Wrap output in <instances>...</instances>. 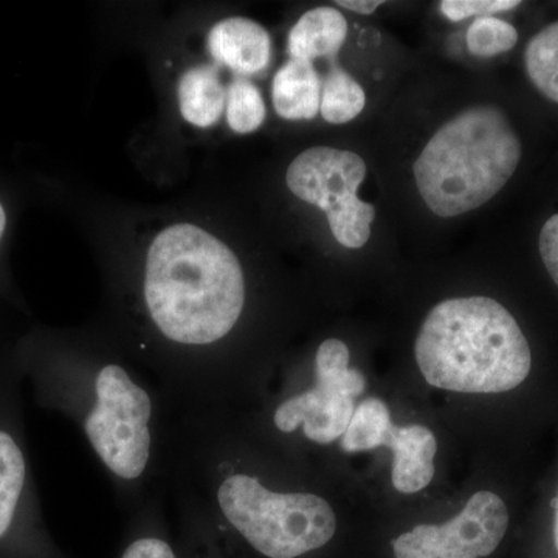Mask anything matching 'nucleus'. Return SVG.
Instances as JSON below:
<instances>
[{
    "instance_id": "23",
    "label": "nucleus",
    "mask_w": 558,
    "mask_h": 558,
    "mask_svg": "<svg viewBox=\"0 0 558 558\" xmlns=\"http://www.w3.org/2000/svg\"><path fill=\"white\" fill-rule=\"evenodd\" d=\"M7 216L5 209H3L2 205H0V238H2L3 230H5Z\"/></svg>"
},
{
    "instance_id": "6",
    "label": "nucleus",
    "mask_w": 558,
    "mask_h": 558,
    "mask_svg": "<svg viewBox=\"0 0 558 558\" xmlns=\"http://www.w3.org/2000/svg\"><path fill=\"white\" fill-rule=\"evenodd\" d=\"M509 512L494 492H476L462 512L444 524H421L392 542L396 558H481L505 538Z\"/></svg>"
},
{
    "instance_id": "17",
    "label": "nucleus",
    "mask_w": 558,
    "mask_h": 558,
    "mask_svg": "<svg viewBox=\"0 0 558 558\" xmlns=\"http://www.w3.org/2000/svg\"><path fill=\"white\" fill-rule=\"evenodd\" d=\"M519 40V32L509 22L494 16L476 17L468 32V49L480 58L497 57L512 50Z\"/></svg>"
},
{
    "instance_id": "14",
    "label": "nucleus",
    "mask_w": 558,
    "mask_h": 558,
    "mask_svg": "<svg viewBox=\"0 0 558 558\" xmlns=\"http://www.w3.org/2000/svg\"><path fill=\"white\" fill-rule=\"evenodd\" d=\"M392 427L387 403L377 398L365 399L355 407L347 432L341 436V450L355 453L385 446Z\"/></svg>"
},
{
    "instance_id": "4",
    "label": "nucleus",
    "mask_w": 558,
    "mask_h": 558,
    "mask_svg": "<svg viewBox=\"0 0 558 558\" xmlns=\"http://www.w3.org/2000/svg\"><path fill=\"white\" fill-rule=\"evenodd\" d=\"M349 357L344 341L328 339L319 343L312 384L279 400L270 411L271 428L281 436L300 433L315 446H329L340 439L354 414L355 398L366 388L365 376L349 366Z\"/></svg>"
},
{
    "instance_id": "16",
    "label": "nucleus",
    "mask_w": 558,
    "mask_h": 558,
    "mask_svg": "<svg viewBox=\"0 0 558 558\" xmlns=\"http://www.w3.org/2000/svg\"><path fill=\"white\" fill-rule=\"evenodd\" d=\"M226 108L229 126L238 134L259 130L266 119V105L260 90L245 78H236L230 84Z\"/></svg>"
},
{
    "instance_id": "20",
    "label": "nucleus",
    "mask_w": 558,
    "mask_h": 558,
    "mask_svg": "<svg viewBox=\"0 0 558 558\" xmlns=\"http://www.w3.org/2000/svg\"><path fill=\"white\" fill-rule=\"evenodd\" d=\"M538 247L543 264L558 288V215L546 220L539 233Z\"/></svg>"
},
{
    "instance_id": "22",
    "label": "nucleus",
    "mask_w": 558,
    "mask_h": 558,
    "mask_svg": "<svg viewBox=\"0 0 558 558\" xmlns=\"http://www.w3.org/2000/svg\"><path fill=\"white\" fill-rule=\"evenodd\" d=\"M553 508L556 509V520H554V542H556V548L558 550V495L553 501Z\"/></svg>"
},
{
    "instance_id": "15",
    "label": "nucleus",
    "mask_w": 558,
    "mask_h": 558,
    "mask_svg": "<svg viewBox=\"0 0 558 558\" xmlns=\"http://www.w3.org/2000/svg\"><path fill=\"white\" fill-rule=\"evenodd\" d=\"M524 64L532 84L550 101L558 102V22L529 40Z\"/></svg>"
},
{
    "instance_id": "10",
    "label": "nucleus",
    "mask_w": 558,
    "mask_h": 558,
    "mask_svg": "<svg viewBox=\"0 0 558 558\" xmlns=\"http://www.w3.org/2000/svg\"><path fill=\"white\" fill-rule=\"evenodd\" d=\"M271 100L281 119L312 120L322 105V78L312 62L289 60L271 84Z\"/></svg>"
},
{
    "instance_id": "13",
    "label": "nucleus",
    "mask_w": 558,
    "mask_h": 558,
    "mask_svg": "<svg viewBox=\"0 0 558 558\" xmlns=\"http://www.w3.org/2000/svg\"><path fill=\"white\" fill-rule=\"evenodd\" d=\"M366 95L363 87L337 61H330L329 72L322 81L323 119L332 124H344L357 119L365 109Z\"/></svg>"
},
{
    "instance_id": "1",
    "label": "nucleus",
    "mask_w": 558,
    "mask_h": 558,
    "mask_svg": "<svg viewBox=\"0 0 558 558\" xmlns=\"http://www.w3.org/2000/svg\"><path fill=\"white\" fill-rule=\"evenodd\" d=\"M44 398L75 422L105 469L120 508L163 494L175 409L137 362L105 351L68 352L40 373Z\"/></svg>"
},
{
    "instance_id": "2",
    "label": "nucleus",
    "mask_w": 558,
    "mask_h": 558,
    "mask_svg": "<svg viewBox=\"0 0 558 558\" xmlns=\"http://www.w3.org/2000/svg\"><path fill=\"white\" fill-rule=\"evenodd\" d=\"M414 354L432 387L473 395L510 391L532 368L519 323L487 296L436 304L418 330Z\"/></svg>"
},
{
    "instance_id": "8",
    "label": "nucleus",
    "mask_w": 558,
    "mask_h": 558,
    "mask_svg": "<svg viewBox=\"0 0 558 558\" xmlns=\"http://www.w3.org/2000/svg\"><path fill=\"white\" fill-rule=\"evenodd\" d=\"M385 446L395 454L391 476L396 490L407 495L416 494L432 483L438 451L432 429L424 425L392 427Z\"/></svg>"
},
{
    "instance_id": "9",
    "label": "nucleus",
    "mask_w": 558,
    "mask_h": 558,
    "mask_svg": "<svg viewBox=\"0 0 558 558\" xmlns=\"http://www.w3.org/2000/svg\"><path fill=\"white\" fill-rule=\"evenodd\" d=\"M348 38L347 17L332 7L307 11L289 33L290 60L312 62L319 58L336 61Z\"/></svg>"
},
{
    "instance_id": "12",
    "label": "nucleus",
    "mask_w": 558,
    "mask_h": 558,
    "mask_svg": "<svg viewBox=\"0 0 558 558\" xmlns=\"http://www.w3.org/2000/svg\"><path fill=\"white\" fill-rule=\"evenodd\" d=\"M227 92L215 65L190 69L179 83V105L183 119L194 126L218 123L226 109Z\"/></svg>"
},
{
    "instance_id": "19",
    "label": "nucleus",
    "mask_w": 558,
    "mask_h": 558,
    "mask_svg": "<svg viewBox=\"0 0 558 558\" xmlns=\"http://www.w3.org/2000/svg\"><path fill=\"white\" fill-rule=\"evenodd\" d=\"M121 558H179L168 542L159 531H150L146 526L142 534L132 539L130 545L124 548Z\"/></svg>"
},
{
    "instance_id": "21",
    "label": "nucleus",
    "mask_w": 558,
    "mask_h": 558,
    "mask_svg": "<svg viewBox=\"0 0 558 558\" xmlns=\"http://www.w3.org/2000/svg\"><path fill=\"white\" fill-rule=\"evenodd\" d=\"M337 5L359 14H373L381 5V0H376V2H373V0H357V2H354V0H339Z\"/></svg>"
},
{
    "instance_id": "3",
    "label": "nucleus",
    "mask_w": 558,
    "mask_h": 558,
    "mask_svg": "<svg viewBox=\"0 0 558 558\" xmlns=\"http://www.w3.org/2000/svg\"><path fill=\"white\" fill-rule=\"evenodd\" d=\"M521 142L497 106L462 110L435 132L414 161L422 199L440 218L483 207L505 189L521 160Z\"/></svg>"
},
{
    "instance_id": "18",
    "label": "nucleus",
    "mask_w": 558,
    "mask_h": 558,
    "mask_svg": "<svg viewBox=\"0 0 558 558\" xmlns=\"http://www.w3.org/2000/svg\"><path fill=\"white\" fill-rule=\"evenodd\" d=\"M519 0H444L440 11L450 21H464L472 16H492L494 13H502L517 9Z\"/></svg>"
},
{
    "instance_id": "5",
    "label": "nucleus",
    "mask_w": 558,
    "mask_h": 558,
    "mask_svg": "<svg viewBox=\"0 0 558 558\" xmlns=\"http://www.w3.org/2000/svg\"><path fill=\"white\" fill-rule=\"evenodd\" d=\"M366 163L351 150L315 146L290 163L286 182L299 199L326 213L330 231L347 248H362L369 241L376 208L359 197Z\"/></svg>"
},
{
    "instance_id": "7",
    "label": "nucleus",
    "mask_w": 558,
    "mask_h": 558,
    "mask_svg": "<svg viewBox=\"0 0 558 558\" xmlns=\"http://www.w3.org/2000/svg\"><path fill=\"white\" fill-rule=\"evenodd\" d=\"M208 50L219 65H226L238 75L250 76L269 65L271 40L258 22L230 17L209 32Z\"/></svg>"
},
{
    "instance_id": "11",
    "label": "nucleus",
    "mask_w": 558,
    "mask_h": 558,
    "mask_svg": "<svg viewBox=\"0 0 558 558\" xmlns=\"http://www.w3.org/2000/svg\"><path fill=\"white\" fill-rule=\"evenodd\" d=\"M28 464L21 440L0 425V539L9 537L27 506Z\"/></svg>"
}]
</instances>
